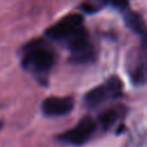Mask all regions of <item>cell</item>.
Listing matches in <instances>:
<instances>
[{
    "label": "cell",
    "instance_id": "obj_1",
    "mask_svg": "<svg viewBox=\"0 0 147 147\" xmlns=\"http://www.w3.org/2000/svg\"><path fill=\"white\" fill-rule=\"evenodd\" d=\"M46 36L68 47L71 53L70 59L75 63H86L94 57V51L84 26L83 16L79 14L67 15L49 26L46 30Z\"/></svg>",
    "mask_w": 147,
    "mask_h": 147
},
{
    "label": "cell",
    "instance_id": "obj_2",
    "mask_svg": "<svg viewBox=\"0 0 147 147\" xmlns=\"http://www.w3.org/2000/svg\"><path fill=\"white\" fill-rule=\"evenodd\" d=\"M55 62L54 52L42 40H34L23 51L22 65L37 78H46Z\"/></svg>",
    "mask_w": 147,
    "mask_h": 147
},
{
    "label": "cell",
    "instance_id": "obj_3",
    "mask_svg": "<svg viewBox=\"0 0 147 147\" xmlns=\"http://www.w3.org/2000/svg\"><path fill=\"white\" fill-rule=\"evenodd\" d=\"M122 92H123L122 80L118 77L113 76L101 85H98L91 91H88L85 95V103L88 107H96L103 102L121 96Z\"/></svg>",
    "mask_w": 147,
    "mask_h": 147
},
{
    "label": "cell",
    "instance_id": "obj_4",
    "mask_svg": "<svg viewBox=\"0 0 147 147\" xmlns=\"http://www.w3.org/2000/svg\"><path fill=\"white\" fill-rule=\"evenodd\" d=\"M95 129H96L95 121L90 116H85L74 127L61 133L59 136V139L69 145L80 146L86 144L92 138L93 133L95 132Z\"/></svg>",
    "mask_w": 147,
    "mask_h": 147
},
{
    "label": "cell",
    "instance_id": "obj_5",
    "mask_svg": "<svg viewBox=\"0 0 147 147\" xmlns=\"http://www.w3.org/2000/svg\"><path fill=\"white\" fill-rule=\"evenodd\" d=\"M129 74L136 85L144 84L147 80V30L141 34L140 44L130 60Z\"/></svg>",
    "mask_w": 147,
    "mask_h": 147
},
{
    "label": "cell",
    "instance_id": "obj_6",
    "mask_svg": "<svg viewBox=\"0 0 147 147\" xmlns=\"http://www.w3.org/2000/svg\"><path fill=\"white\" fill-rule=\"evenodd\" d=\"M74 108V100L70 96H51L42 101L41 110L46 116H63L69 114Z\"/></svg>",
    "mask_w": 147,
    "mask_h": 147
},
{
    "label": "cell",
    "instance_id": "obj_7",
    "mask_svg": "<svg viewBox=\"0 0 147 147\" xmlns=\"http://www.w3.org/2000/svg\"><path fill=\"white\" fill-rule=\"evenodd\" d=\"M124 13V20H125V23L126 25L134 32L137 33H140L142 34L147 29L145 28V24H144V21L141 18V16L134 11H131L130 9H126Z\"/></svg>",
    "mask_w": 147,
    "mask_h": 147
},
{
    "label": "cell",
    "instance_id": "obj_8",
    "mask_svg": "<svg viewBox=\"0 0 147 147\" xmlns=\"http://www.w3.org/2000/svg\"><path fill=\"white\" fill-rule=\"evenodd\" d=\"M119 115H121V111L117 108H110L103 111L99 117V122L103 127V130H108L109 127H111L115 124V122L118 119Z\"/></svg>",
    "mask_w": 147,
    "mask_h": 147
},
{
    "label": "cell",
    "instance_id": "obj_9",
    "mask_svg": "<svg viewBox=\"0 0 147 147\" xmlns=\"http://www.w3.org/2000/svg\"><path fill=\"white\" fill-rule=\"evenodd\" d=\"M110 1L114 7H116L122 11H125L126 9H129V0H110Z\"/></svg>",
    "mask_w": 147,
    "mask_h": 147
},
{
    "label": "cell",
    "instance_id": "obj_10",
    "mask_svg": "<svg viewBox=\"0 0 147 147\" xmlns=\"http://www.w3.org/2000/svg\"><path fill=\"white\" fill-rule=\"evenodd\" d=\"M0 127H1V123H0Z\"/></svg>",
    "mask_w": 147,
    "mask_h": 147
}]
</instances>
